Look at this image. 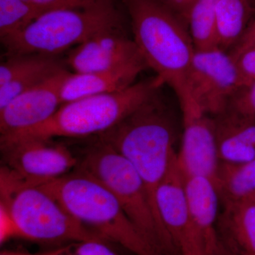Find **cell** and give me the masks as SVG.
Wrapping results in <instances>:
<instances>
[{
    "instance_id": "1",
    "label": "cell",
    "mask_w": 255,
    "mask_h": 255,
    "mask_svg": "<svg viewBox=\"0 0 255 255\" xmlns=\"http://www.w3.org/2000/svg\"><path fill=\"white\" fill-rule=\"evenodd\" d=\"M128 7L134 41L161 85L167 84L177 94L183 119L204 115L188 92V72L196 48L184 23L159 0H128Z\"/></svg>"
},
{
    "instance_id": "2",
    "label": "cell",
    "mask_w": 255,
    "mask_h": 255,
    "mask_svg": "<svg viewBox=\"0 0 255 255\" xmlns=\"http://www.w3.org/2000/svg\"><path fill=\"white\" fill-rule=\"evenodd\" d=\"M100 136L133 166L145 185L155 217L166 231L157 211L156 191L176 154L172 124L157 93Z\"/></svg>"
},
{
    "instance_id": "3",
    "label": "cell",
    "mask_w": 255,
    "mask_h": 255,
    "mask_svg": "<svg viewBox=\"0 0 255 255\" xmlns=\"http://www.w3.org/2000/svg\"><path fill=\"white\" fill-rule=\"evenodd\" d=\"M36 184L59 201L74 219L108 243H117L135 255H158L115 196L91 174L78 168L77 172Z\"/></svg>"
},
{
    "instance_id": "4",
    "label": "cell",
    "mask_w": 255,
    "mask_h": 255,
    "mask_svg": "<svg viewBox=\"0 0 255 255\" xmlns=\"http://www.w3.org/2000/svg\"><path fill=\"white\" fill-rule=\"evenodd\" d=\"M161 86L155 77L151 80L134 83L122 91L64 103L44 123L17 133L1 135L0 142L102 135L150 100Z\"/></svg>"
},
{
    "instance_id": "5",
    "label": "cell",
    "mask_w": 255,
    "mask_h": 255,
    "mask_svg": "<svg viewBox=\"0 0 255 255\" xmlns=\"http://www.w3.org/2000/svg\"><path fill=\"white\" fill-rule=\"evenodd\" d=\"M114 0H86L46 11L14 36L1 39L8 55H57L104 32L120 30Z\"/></svg>"
},
{
    "instance_id": "6",
    "label": "cell",
    "mask_w": 255,
    "mask_h": 255,
    "mask_svg": "<svg viewBox=\"0 0 255 255\" xmlns=\"http://www.w3.org/2000/svg\"><path fill=\"white\" fill-rule=\"evenodd\" d=\"M0 204L9 211L23 239L47 243H108L74 219L48 191L6 166L0 171Z\"/></svg>"
},
{
    "instance_id": "7",
    "label": "cell",
    "mask_w": 255,
    "mask_h": 255,
    "mask_svg": "<svg viewBox=\"0 0 255 255\" xmlns=\"http://www.w3.org/2000/svg\"><path fill=\"white\" fill-rule=\"evenodd\" d=\"M78 166L112 193L128 219L158 255L178 254L168 233L155 217L141 178L122 154L100 140L87 151Z\"/></svg>"
},
{
    "instance_id": "8",
    "label": "cell",
    "mask_w": 255,
    "mask_h": 255,
    "mask_svg": "<svg viewBox=\"0 0 255 255\" xmlns=\"http://www.w3.org/2000/svg\"><path fill=\"white\" fill-rule=\"evenodd\" d=\"M187 85L194 107L205 115L225 113L242 88L236 62L221 48L196 50Z\"/></svg>"
},
{
    "instance_id": "9",
    "label": "cell",
    "mask_w": 255,
    "mask_h": 255,
    "mask_svg": "<svg viewBox=\"0 0 255 255\" xmlns=\"http://www.w3.org/2000/svg\"><path fill=\"white\" fill-rule=\"evenodd\" d=\"M52 139L0 142L6 167L28 182L38 184L65 175L78 159L68 147Z\"/></svg>"
},
{
    "instance_id": "10",
    "label": "cell",
    "mask_w": 255,
    "mask_h": 255,
    "mask_svg": "<svg viewBox=\"0 0 255 255\" xmlns=\"http://www.w3.org/2000/svg\"><path fill=\"white\" fill-rule=\"evenodd\" d=\"M185 178L177 164V154L156 191V205L162 224L179 255H205L193 223L186 194Z\"/></svg>"
},
{
    "instance_id": "11",
    "label": "cell",
    "mask_w": 255,
    "mask_h": 255,
    "mask_svg": "<svg viewBox=\"0 0 255 255\" xmlns=\"http://www.w3.org/2000/svg\"><path fill=\"white\" fill-rule=\"evenodd\" d=\"M69 72L64 70L20 94L0 110V133L11 135L46 122L62 105L61 88Z\"/></svg>"
},
{
    "instance_id": "12",
    "label": "cell",
    "mask_w": 255,
    "mask_h": 255,
    "mask_svg": "<svg viewBox=\"0 0 255 255\" xmlns=\"http://www.w3.org/2000/svg\"><path fill=\"white\" fill-rule=\"evenodd\" d=\"M66 61L76 73L105 71L138 64L147 65L134 40L124 36L121 29L100 33L75 47Z\"/></svg>"
},
{
    "instance_id": "13",
    "label": "cell",
    "mask_w": 255,
    "mask_h": 255,
    "mask_svg": "<svg viewBox=\"0 0 255 255\" xmlns=\"http://www.w3.org/2000/svg\"><path fill=\"white\" fill-rule=\"evenodd\" d=\"M183 122L182 146L177 155L179 169L184 178H208L217 187L220 165L215 122L207 115Z\"/></svg>"
},
{
    "instance_id": "14",
    "label": "cell",
    "mask_w": 255,
    "mask_h": 255,
    "mask_svg": "<svg viewBox=\"0 0 255 255\" xmlns=\"http://www.w3.org/2000/svg\"><path fill=\"white\" fill-rule=\"evenodd\" d=\"M186 194L193 223L200 236L205 255H221L216 227L219 190L208 178H185Z\"/></svg>"
},
{
    "instance_id": "15",
    "label": "cell",
    "mask_w": 255,
    "mask_h": 255,
    "mask_svg": "<svg viewBox=\"0 0 255 255\" xmlns=\"http://www.w3.org/2000/svg\"><path fill=\"white\" fill-rule=\"evenodd\" d=\"M147 68L145 64H138L95 73H69L62 85V105L84 97L122 91L133 85Z\"/></svg>"
},
{
    "instance_id": "16",
    "label": "cell",
    "mask_w": 255,
    "mask_h": 255,
    "mask_svg": "<svg viewBox=\"0 0 255 255\" xmlns=\"http://www.w3.org/2000/svg\"><path fill=\"white\" fill-rule=\"evenodd\" d=\"M221 250L233 255H255V202L251 197L226 200L220 219Z\"/></svg>"
},
{
    "instance_id": "17",
    "label": "cell",
    "mask_w": 255,
    "mask_h": 255,
    "mask_svg": "<svg viewBox=\"0 0 255 255\" xmlns=\"http://www.w3.org/2000/svg\"><path fill=\"white\" fill-rule=\"evenodd\" d=\"M255 9L252 0H217L216 13L220 48L236 46L250 25Z\"/></svg>"
},
{
    "instance_id": "18",
    "label": "cell",
    "mask_w": 255,
    "mask_h": 255,
    "mask_svg": "<svg viewBox=\"0 0 255 255\" xmlns=\"http://www.w3.org/2000/svg\"><path fill=\"white\" fill-rule=\"evenodd\" d=\"M218 190L226 200H240L255 193V159L241 164L223 162L219 166Z\"/></svg>"
},
{
    "instance_id": "19",
    "label": "cell",
    "mask_w": 255,
    "mask_h": 255,
    "mask_svg": "<svg viewBox=\"0 0 255 255\" xmlns=\"http://www.w3.org/2000/svg\"><path fill=\"white\" fill-rule=\"evenodd\" d=\"M216 2L217 0H199L191 9L187 24L196 50L220 48Z\"/></svg>"
},
{
    "instance_id": "20",
    "label": "cell",
    "mask_w": 255,
    "mask_h": 255,
    "mask_svg": "<svg viewBox=\"0 0 255 255\" xmlns=\"http://www.w3.org/2000/svg\"><path fill=\"white\" fill-rule=\"evenodd\" d=\"M0 65V87L15 79L46 70H62L63 63L56 55H9Z\"/></svg>"
},
{
    "instance_id": "21",
    "label": "cell",
    "mask_w": 255,
    "mask_h": 255,
    "mask_svg": "<svg viewBox=\"0 0 255 255\" xmlns=\"http://www.w3.org/2000/svg\"><path fill=\"white\" fill-rule=\"evenodd\" d=\"M42 14L24 0H0L1 40L22 31Z\"/></svg>"
},
{
    "instance_id": "22",
    "label": "cell",
    "mask_w": 255,
    "mask_h": 255,
    "mask_svg": "<svg viewBox=\"0 0 255 255\" xmlns=\"http://www.w3.org/2000/svg\"><path fill=\"white\" fill-rule=\"evenodd\" d=\"M216 135L219 157L224 162L241 164L255 159V147L253 146L216 130Z\"/></svg>"
},
{
    "instance_id": "23",
    "label": "cell",
    "mask_w": 255,
    "mask_h": 255,
    "mask_svg": "<svg viewBox=\"0 0 255 255\" xmlns=\"http://www.w3.org/2000/svg\"><path fill=\"white\" fill-rule=\"evenodd\" d=\"M228 110L255 121V82L241 88L233 97Z\"/></svg>"
},
{
    "instance_id": "24",
    "label": "cell",
    "mask_w": 255,
    "mask_h": 255,
    "mask_svg": "<svg viewBox=\"0 0 255 255\" xmlns=\"http://www.w3.org/2000/svg\"><path fill=\"white\" fill-rule=\"evenodd\" d=\"M239 75L242 88L255 82V46L233 58Z\"/></svg>"
},
{
    "instance_id": "25",
    "label": "cell",
    "mask_w": 255,
    "mask_h": 255,
    "mask_svg": "<svg viewBox=\"0 0 255 255\" xmlns=\"http://www.w3.org/2000/svg\"><path fill=\"white\" fill-rule=\"evenodd\" d=\"M15 238H21L19 229L9 211L0 204V243L2 245Z\"/></svg>"
},
{
    "instance_id": "26",
    "label": "cell",
    "mask_w": 255,
    "mask_h": 255,
    "mask_svg": "<svg viewBox=\"0 0 255 255\" xmlns=\"http://www.w3.org/2000/svg\"><path fill=\"white\" fill-rule=\"evenodd\" d=\"M72 248L75 255H120L111 250L107 243L104 242L74 243Z\"/></svg>"
},
{
    "instance_id": "27",
    "label": "cell",
    "mask_w": 255,
    "mask_h": 255,
    "mask_svg": "<svg viewBox=\"0 0 255 255\" xmlns=\"http://www.w3.org/2000/svg\"><path fill=\"white\" fill-rule=\"evenodd\" d=\"M182 22L187 23L191 9L199 0H159Z\"/></svg>"
},
{
    "instance_id": "28",
    "label": "cell",
    "mask_w": 255,
    "mask_h": 255,
    "mask_svg": "<svg viewBox=\"0 0 255 255\" xmlns=\"http://www.w3.org/2000/svg\"><path fill=\"white\" fill-rule=\"evenodd\" d=\"M36 6L42 13L50 10L71 7L82 4L86 0H24Z\"/></svg>"
},
{
    "instance_id": "29",
    "label": "cell",
    "mask_w": 255,
    "mask_h": 255,
    "mask_svg": "<svg viewBox=\"0 0 255 255\" xmlns=\"http://www.w3.org/2000/svg\"><path fill=\"white\" fill-rule=\"evenodd\" d=\"M255 46V18L251 23L246 31L243 33L241 40L238 41L236 46L233 48L232 52L230 54L233 58L237 56L242 52L248 48Z\"/></svg>"
},
{
    "instance_id": "30",
    "label": "cell",
    "mask_w": 255,
    "mask_h": 255,
    "mask_svg": "<svg viewBox=\"0 0 255 255\" xmlns=\"http://www.w3.org/2000/svg\"><path fill=\"white\" fill-rule=\"evenodd\" d=\"M221 255H233L231 254V253H228V252L223 251V250H221Z\"/></svg>"
},
{
    "instance_id": "31",
    "label": "cell",
    "mask_w": 255,
    "mask_h": 255,
    "mask_svg": "<svg viewBox=\"0 0 255 255\" xmlns=\"http://www.w3.org/2000/svg\"><path fill=\"white\" fill-rule=\"evenodd\" d=\"M251 199H253V201H255V194H253V195H252V196H251Z\"/></svg>"
},
{
    "instance_id": "32",
    "label": "cell",
    "mask_w": 255,
    "mask_h": 255,
    "mask_svg": "<svg viewBox=\"0 0 255 255\" xmlns=\"http://www.w3.org/2000/svg\"><path fill=\"white\" fill-rule=\"evenodd\" d=\"M23 255H40V254L33 255V254H28V253H25V254H23Z\"/></svg>"
},
{
    "instance_id": "33",
    "label": "cell",
    "mask_w": 255,
    "mask_h": 255,
    "mask_svg": "<svg viewBox=\"0 0 255 255\" xmlns=\"http://www.w3.org/2000/svg\"><path fill=\"white\" fill-rule=\"evenodd\" d=\"M252 1H253V5H254L255 8V0H252Z\"/></svg>"
}]
</instances>
